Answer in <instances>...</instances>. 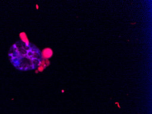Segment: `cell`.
Returning <instances> with one entry per match:
<instances>
[{
    "instance_id": "obj_1",
    "label": "cell",
    "mask_w": 152,
    "mask_h": 114,
    "mask_svg": "<svg viewBox=\"0 0 152 114\" xmlns=\"http://www.w3.org/2000/svg\"><path fill=\"white\" fill-rule=\"evenodd\" d=\"M9 60L15 68L20 71H30L39 67L43 60L40 49L31 42L20 40L9 50Z\"/></svg>"
}]
</instances>
